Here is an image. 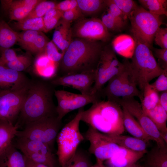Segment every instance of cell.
Here are the masks:
<instances>
[{
    "label": "cell",
    "instance_id": "obj_29",
    "mask_svg": "<svg viewBox=\"0 0 167 167\" xmlns=\"http://www.w3.org/2000/svg\"><path fill=\"white\" fill-rule=\"evenodd\" d=\"M141 105L143 111L151 109L159 104V95L149 83L147 84L143 93Z\"/></svg>",
    "mask_w": 167,
    "mask_h": 167
},
{
    "label": "cell",
    "instance_id": "obj_24",
    "mask_svg": "<svg viewBox=\"0 0 167 167\" xmlns=\"http://www.w3.org/2000/svg\"><path fill=\"white\" fill-rule=\"evenodd\" d=\"M18 129L15 124L0 121V156L13 143Z\"/></svg>",
    "mask_w": 167,
    "mask_h": 167
},
{
    "label": "cell",
    "instance_id": "obj_16",
    "mask_svg": "<svg viewBox=\"0 0 167 167\" xmlns=\"http://www.w3.org/2000/svg\"><path fill=\"white\" fill-rule=\"evenodd\" d=\"M95 77V70H93L59 76L50 82L54 86L71 88L78 90L81 94L91 95Z\"/></svg>",
    "mask_w": 167,
    "mask_h": 167
},
{
    "label": "cell",
    "instance_id": "obj_7",
    "mask_svg": "<svg viewBox=\"0 0 167 167\" xmlns=\"http://www.w3.org/2000/svg\"><path fill=\"white\" fill-rule=\"evenodd\" d=\"M62 120L58 117L45 118L25 125L16 136L41 142L53 151L57 136L62 127Z\"/></svg>",
    "mask_w": 167,
    "mask_h": 167
},
{
    "label": "cell",
    "instance_id": "obj_50",
    "mask_svg": "<svg viewBox=\"0 0 167 167\" xmlns=\"http://www.w3.org/2000/svg\"><path fill=\"white\" fill-rule=\"evenodd\" d=\"M25 157V167H49L43 164L35 162Z\"/></svg>",
    "mask_w": 167,
    "mask_h": 167
},
{
    "label": "cell",
    "instance_id": "obj_6",
    "mask_svg": "<svg viewBox=\"0 0 167 167\" xmlns=\"http://www.w3.org/2000/svg\"><path fill=\"white\" fill-rule=\"evenodd\" d=\"M129 19L134 40L152 48L155 35L162 24L160 16L138 6Z\"/></svg>",
    "mask_w": 167,
    "mask_h": 167
},
{
    "label": "cell",
    "instance_id": "obj_14",
    "mask_svg": "<svg viewBox=\"0 0 167 167\" xmlns=\"http://www.w3.org/2000/svg\"><path fill=\"white\" fill-rule=\"evenodd\" d=\"M54 95L58 102V118L61 120L70 112L100 99L96 96L75 93L62 90H55Z\"/></svg>",
    "mask_w": 167,
    "mask_h": 167
},
{
    "label": "cell",
    "instance_id": "obj_1",
    "mask_svg": "<svg viewBox=\"0 0 167 167\" xmlns=\"http://www.w3.org/2000/svg\"><path fill=\"white\" fill-rule=\"evenodd\" d=\"M54 85L50 82L30 85L20 112L18 128L42 119L58 117L54 103Z\"/></svg>",
    "mask_w": 167,
    "mask_h": 167
},
{
    "label": "cell",
    "instance_id": "obj_25",
    "mask_svg": "<svg viewBox=\"0 0 167 167\" xmlns=\"http://www.w3.org/2000/svg\"><path fill=\"white\" fill-rule=\"evenodd\" d=\"M143 111L155 125L161 135L167 133V111L159 104L151 109Z\"/></svg>",
    "mask_w": 167,
    "mask_h": 167
},
{
    "label": "cell",
    "instance_id": "obj_26",
    "mask_svg": "<svg viewBox=\"0 0 167 167\" xmlns=\"http://www.w3.org/2000/svg\"><path fill=\"white\" fill-rule=\"evenodd\" d=\"M19 39V33L14 31L4 20H0V49L10 48Z\"/></svg>",
    "mask_w": 167,
    "mask_h": 167
},
{
    "label": "cell",
    "instance_id": "obj_20",
    "mask_svg": "<svg viewBox=\"0 0 167 167\" xmlns=\"http://www.w3.org/2000/svg\"><path fill=\"white\" fill-rule=\"evenodd\" d=\"M71 23L62 18L55 27L53 34L52 41L63 53L72 40Z\"/></svg>",
    "mask_w": 167,
    "mask_h": 167
},
{
    "label": "cell",
    "instance_id": "obj_4",
    "mask_svg": "<svg viewBox=\"0 0 167 167\" xmlns=\"http://www.w3.org/2000/svg\"><path fill=\"white\" fill-rule=\"evenodd\" d=\"M134 41L135 47L131 61H125L143 95L145 85L158 77L164 69L159 65L148 47Z\"/></svg>",
    "mask_w": 167,
    "mask_h": 167
},
{
    "label": "cell",
    "instance_id": "obj_35",
    "mask_svg": "<svg viewBox=\"0 0 167 167\" xmlns=\"http://www.w3.org/2000/svg\"><path fill=\"white\" fill-rule=\"evenodd\" d=\"M56 4L52 1L41 0L24 19L42 17L49 10L54 8Z\"/></svg>",
    "mask_w": 167,
    "mask_h": 167
},
{
    "label": "cell",
    "instance_id": "obj_36",
    "mask_svg": "<svg viewBox=\"0 0 167 167\" xmlns=\"http://www.w3.org/2000/svg\"><path fill=\"white\" fill-rule=\"evenodd\" d=\"M89 154L84 150L78 149L67 167H90L92 165Z\"/></svg>",
    "mask_w": 167,
    "mask_h": 167
},
{
    "label": "cell",
    "instance_id": "obj_41",
    "mask_svg": "<svg viewBox=\"0 0 167 167\" xmlns=\"http://www.w3.org/2000/svg\"><path fill=\"white\" fill-rule=\"evenodd\" d=\"M123 15L129 19L132 13L137 7L135 2L132 0H112Z\"/></svg>",
    "mask_w": 167,
    "mask_h": 167
},
{
    "label": "cell",
    "instance_id": "obj_21",
    "mask_svg": "<svg viewBox=\"0 0 167 167\" xmlns=\"http://www.w3.org/2000/svg\"><path fill=\"white\" fill-rule=\"evenodd\" d=\"M0 167H25V157L13 143L0 156Z\"/></svg>",
    "mask_w": 167,
    "mask_h": 167
},
{
    "label": "cell",
    "instance_id": "obj_54",
    "mask_svg": "<svg viewBox=\"0 0 167 167\" xmlns=\"http://www.w3.org/2000/svg\"><path fill=\"white\" fill-rule=\"evenodd\" d=\"M90 167H91V166Z\"/></svg>",
    "mask_w": 167,
    "mask_h": 167
},
{
    "label": "cell",
    "instance_id": "obj_37",
    "mask_svg": "<svg viewBox=\"0 0 167 167\" xmlns=\"http://www.w3.org/2000/svg\"><path fill=\"white\" fill-rule=\"evenodd\" d=\"M32 60L28 54L18 56L15 60L7 63L5 66L20 72L26 70L31 64Z\"/></svg>",
    "mask_w": 167,
    "mask_h": 167
},
{
    "label": "cell",
    "instance_id": "obj_10",
    "mask_svg": "<svg viewBox=\"0 0 167 167\" xmlns=\"http://www.w3.org/2000/svg\"><path fill=\"white\" fill-rule=\"evenodd\" d=\"M30 85L16 89L0 90V121L13 122L20 113Z\"/></svg>",
    "mask_w": 167,
    "mask_h": 167
},
{
    "label": "cell",
    "instance_id": "obj_19",
    "mask_svg": "<svg viewBox=\"0 0 167 167\" xmlns=\"http://www.w3.org/2000/svg\"><path fill=\"white\" fill-rule=\"evenodd\" d=\"M145 153L120 147L109 159L106 160L108 167H126L134 164Z\"/></svg>",
    "mask_w": 167,
    "mask_h": 167
},
{
    "label": "cell",
    "instance_id": "obj_27",
    "mask_svg": "<svg viewBox=\"0 0 167 167\" xmlns=\"http://www.w3.org/2000/svg\"><path fill=\"white\" fill-rule=\"evenodd\" d=\"M146 166L149 167H167V148L157 146L153 149L148 156Z\"/></svg>",
    "mask_w": 167,
    "mask_h": 167
},
{
    "label": "cell",
    "instance_id": "obj_42",
    "mask_svg": "<svg viewBox=\"0 0 167 167\" xmlns=\"http://www.w3.org/2000/svg\"><path fill=\"white\" fill-rule=\"evenodd\" d=\"M107 9L117 20L126 24L127 19L112 0H105Z\"/></svg>",
    "mask_w": 167,
    "mask_h": 167
},
{
    "label": "cell",
    "instance_id": "obj_9",
    "mask_svg": "<svg viewBox=\"0 0 167 167\" xmlns=\"http://www.w3.org/2000/svg\"><path fill=\"white\" fill-rule=\"evenodd\" d=\"M124 67V63L118 60L113 49L109 47L104 48L95 70V79L91 94L100 97L104 85Z\"/></svg>",
    "mask_w": 167,
    "mask_h": 167
},
{
    "label": "cell",
    "instance_id": "obj_31",
    "mask_svg": "<svg viewBox=\"0 0 167 167\" xmlns=\"http://www.w3.org/2000/svg\"><path fill=\"white\" fill-rule=\"evenodd\" d=\"M77 7L83 14L92 15L98 12L106 6L105 0H76Z\"/></svg>",
    "mask_w": 167,
    "mask_h": 167
},
{
    "label": "cell",
    "instance_id": "obj_22",
    "mask_svg": "<svg viewBox=\"0 0 167 167\" xmlns=\"http://www.w3.org/2000/svg\"><path fill=\"white\" fill-rule=\"evenodd\" d=\"M106 135L111 141L120 147L136 152H147L148 143L144 140L122 135Z\"/></svg>",
    "mask_w": 167,
    "mask_h": 167
},
{
    "label": "cell",
    "instance_id": "obj_33",
    "mask_svg": "<svg viewBox=\"0 0 167 167\" xmlns=\"http://www.w3.org/2000/svg\"><path fill=\"white\" fill-rule=\"evenodd\" d=\"M62 12L55 8L49 10L43 17L44 32H46L55 28L62 18Z\"/></svg>",
    "mask_w": 167,
    "mask_h": 167
},
{
    "label": "cell",
    "instance_id": "obj_40",
    "mask_svg": "<svg viewBox=\"0 0 167 167\" xmlns=\"http://www.w3.org/2000/svg\"><path fill=\"white\" fill-rule=\"evenodd\" d=\"M47 36L41 32L28 51L34 53L41 54L44 52L47 44L49 41Z\"/></svg>",
    "mask_w": 167,
    "mask_h": 167
},
{
    "label": "cell",
    "instance_id": "obj_34",
    "mask_svg": "<svg viewBox=\"0 0 167 167\" xmlns=\"http://www.w3.org/2000/svg\"><path fill=\"white\" fill-rule=\"evenodd\" d=\"M101 19L109 31L120 32L126 24L117 20L107 9L102 14Z\"/></svg>",
    "mask_w": 167,
    "mask_h": 167
},
{
    "label": "cell",
    "instance_id": "obj_23",
    "mask_svg": "<svg viewBox=\"0 0 167 167\" xmlns=\"http://www.w3.org/2000/svg\"><path fill=\"white\" fill-rule=\"evenodd\" d=\"M125 129L133 137L148 143L152 139L146 133L140 124L126 108L122 107Z\"/></svg>",
    "mask_w": 167,
    "mask_h": 167
},
{
    "label": "cell",
    "instance_id": "obj_45",
    "mask_svg": "<svg viewBox=\"0 0 167 167\" xmlns=\"http://www.w3.org/2000/svg\"><path fill=\"white\" fill-rule=\"evenodd\" d=\"M18 57L13 49L10 48L3 49L0 57V65L5 66L7 63L16 59Z\"/></svg>",
    "mask_w": 167,
    "mask_h": 167
},
{
    "label": "cell",
    "instance_id": "obj_52",
    "mask_svg": "<svg viewBox=\"0 0 167 167\" xmlns=\"http://www.w3.org/2000/svg\"><path fill=\"white\" fill-rule=\"evenodd\" d=\"M104 167H108L105 165ZM126 167H143L136 163L132 165H131L130 166H129Z\"/></svg>",
    "mask_w": 167,
    "mask_h": 167
},
{
    "label": "cell",
    "instance_id": "obj_43",
    "mask_svg": "<svg viewBox=\"0 0 167 167\" xmlns=\"http://www.w3.org/2000/svg\"><path fill=\"white\" fill-rule=\"evenodd\" d=\"M158 77L151 85L158 92L167 91V69H164Z\"/></svg>",
    "mask_w": 167,
    "mask_h": 167
},
{
    "label": "cell",
    "instance_id": "obj_44",
    "mask_svg": "<svg viewBox=\"0 0 167 167\" xmlns=\"http://www.w3.org/2000/svg\"><path fill=\"white\" fill-rule=\"evenodd\" d=\"M154 41L161 48L167 49V28L160 27L155 35Z\"/></svg>",
    "mask_w": 167,
    "mask_h": 167
},
{
    "label": "cell",
    "instance_id": "obj_47",
    "mask_svg": "<svg viewBox=\"0 0 167 167\" xmlns=\"http://www.w3.org/2000/svg\"><path fill=\"white\" fill-rule=\"evenodd\" d=\"M77 7L76 0H65L57 3L54 8L58 10L64 12Z\"/></svg>",
    "mask_w": 167,
    "mask_h": 167
},
{
    "label": "cell",
    "instance_id": "obj_12",
    "mask_svg": "<svg viewBox=\"0 0 167 167\" xmlns=\"http://www.w3.org/2000/svg\"><path fill=\"white\" fill-rule=\"evenodd\" d=\"M116 102L122 107L126 109L129 113L137 120L146 133L155 141L157 146L160 148H167L166 144L162 139L157 127L145 113L141 104L134 97L119 99Z\"/></svg>",
    "mask_w": 167,
    "mask_h": 167
},
{
    "label": "cell",
    "instance_id": "obj_32",
    "mask_svg": "<svg viewBox=\"0 0 167 167\" xmlns=\"http://www.w3.org/2000/svg\"><path fill=\"white\" fill-rule=\"evenodd\" d=\"M141 5L146 8L150 12L161 16H167V0H139Z\"/></svg>",
    "mask_w": 167,
    "mask_h": 167
},
{
    "label": "cell",
    "instance_id": "obj_46",
    "mask_svg": "<svg viewBox=\"0 0 167 167\" xmlns=\"http://www.w3.org/2000/svg\"><path fill=\"white\" fill-rule=\"evenodd\" d=\"M82 14L78 7L73 9L62 12V18L66 21L71 22L79 19Z\"/></svg>",
    "mask_w": 167,
    "mask_h": 167
},
{
    "label": "cell",
    "instance_id": "obj_18",
    "mask_svg": "<svg viewBox=\"0 0 167 167\" xmlns=\"http://www.w3.org/2000/svg\"><path fill=\"white\" fill-rule=\"evenodd\" d=\"M28 84L24 76L20 72L0 65V90L18 89Z\"/></svg>",
    "mask_w": 167,
    "mask_h": 167
},
{
    "label": "cell",
    "instance_id": "obj_51",
    "mask_svg": "<svg viewBox=\"0 0 167 167\" xmlns=\"http://www.w3.org/2000/svg\"><path fill=\"white\" fill-rule=\"evenodd\" d=\"M103 163L96 162V164L93 165L91 166V167H104Z\"/></svg>",
    "mask_w": 167,
    "mask_h": 167
},
{
    "label": "cell",
    "instance_id": "obj_30",
    "mask_svg": "<svg viewBox=\"0 0 167 167\" xmlns=\"http://www.w3.org/2000/svg\"><path fill=\"white\" fill-rule=\"evenodd\" d=\"M12 26L15 29L23 31L33 30L44 32V30L43 17L23 19L14 22Z\"/></svg>",
    "mask_w": 167,
    "mask_h": 167
},
{
    "label": "cell",
    "instance_id": "obj_15",
    "mask_svg": "<svg viewBox=\"0 0 167 167\" xmlns=\"http://www.w3.org/2000/svg\"><path fill=\"white\" fill-rule=\"evenodd\" d=\"M89 143L88 152L94 155L96 162H103L110 159L120 146L111 141L106 135L88 126L84 135Z\"/></svg>",
    "mask_w": 167,
    "mask_h": 167
},
{
    "label": "cell",
    "instance_id": "obj_13",
    "mask_svg": "<svg viewBox=\"0 0 167 167\" xmlns=\"http://www.w3.org/2000/svg\"><path fill=\"white\" fill-rule=\"evenodd\" d=\"M71 31L72 37L90 41L106 42L111 36L101 19L96 18L77 20Z\"/></svg>",
    "mask_w": 167,
    "mask_h": 167
},
{
    "label": "cell",
    "instance_id": "obj_17",
    "mask_svg": "<svg viewBox=\"0 0 167 167\" xmlns=\"http://www.w3.org/2000/svg\"><path fill=\"white\" fill-rule=\"evenodd\" d=\"M41 0H2V9L11 20L19 21L26 17Z\"/></svg>",
    "mask_w": 167,
    "mask_h": 167
},
{
    "label": "cell",
    "instance_id": "obj_53",
    "mask_svg": "<svg viewBox=\"0 0 167 167\" xmlns=\"http://www.w3.org/2000/svg\"><path fill=\"white\" fill-rule=\"evenodd\" d=\"M146 167H148V166H146Z\"/></svg>",
    "mask_w": 167,
    "mask_h": 167
},
{
    "label": "cell",
    "instance_id": "obj_49",
    "mask_svg": "<svg viewBox=\"0 0 167 167\" xmlns=\"http://www.w3.org/2000/svg\"><path fill=\"white\" fill-rule=\"evenodd\" d=\"M162 92L159 95V104L167 111V91Z\"/></svg>",
    "mask_w": 167,
    "mask_h": 167
},
{
    "label": "cell",
    "instance_id": "obj_39",
    "mask_svg": "<svg viewBox=\"0 0 167 167\" xmlns=\"http://www.w3.org/2000/svg\"><path fill=\"white\" fill-rule=\"evenodd\" d=\"M44 53L48 58L56 65L61 62L64 54L58 51L57 47L52 41L48 42Z\"/></svg>",
    "mask_w": 167,
    "mask_h": 167
},
{
    "label": "cell",
    "instance_id": "obj_2",
    "mask_svg": "<svg viewBox=\"0 0 167 167\" xmlns=\"http://www.w3.org/2000/svg\"><path fill=\"white\" fill-rule=\"evenodd\" d=\"M103 49L100 41L72 40L60 62L61 76L95 70Z\"/></svg>",
    "mask_w": 167,
    "mask_h": 167
},
{
    "label": "cell",
    "instance_id": "obj_11",
    "mask_svg": "<svg viewBox=\"0 0 167 167\" xmlns=\"http://www.w3.org/2000/svg\"><path fill=\"white\" fill-rule=\"evenodd\" d=\"M14 145L27 158L49 167H57L53 151L47 145L37 141L17 137Z\"/></svg>",
    "mask_w": 167,
    "mask_h": 167
},
{
    "label": "cell",
    "instance_id": "obj_5",
    "mask_svg": "<svg viewBox=\"0 0 167 167\" xmlns=\"http://www.w3.org/2000/svg\"><path fill=\"white\" fill-rule=\"evenodd\" d=\"M83 108L79 109L75 117L63 126L57 136L56 155L60 167H67L78 149L80 143L84 140L80 132V122Z\"/></svg>",
    "mask_w": 167,
    "mask_h": 167
},
{
    "label": "cell",
    "instance_id": "obj_48",
    "mask_svg": "<svg viewBox=\"0 0 167 167\" xmlns=\"http://www.w3.org/2000/svg\"><path fill=\"white\" fill-rule=\"evenodd\" d=\"M154 54L161 62V67L163 69H167V49H154Z\"/></svg>",
    "mask_w": 167,
    "mask_h": 167
},
{
    "label": "cell",
    "instance_id": "obj_3",
    "mask_svg": "<svg viewBox=\"0 0 167 167\" xmlns=\"http://www.w3.org/2000/svg\"><path fill=\"white\" fill-rule=\"evenodd\" d=\"M81 121L108 135H122L125 131L122 108L114 101H96L84 110Z\"/></svg>",
    "mask_w": 167,
    "mask_h": 167
},
{
    "label": "cell",
    "instance_id": "obj_8",
    "mask_svg": "<svg viewBox=\"0 0 167 167\" xmlns=\"http://www.w3.org/2000/svg\"><path fill=\"white\" fill-rule=\"evenodd\" d=\"M124 63L123 69L108 81L106 87L101 90V96H105L107 100L114 102L119 99L136 96L141 102L143 95L137 88L126 62Z\"/></svg>",
    "mask_w": 167,
    "mask_h": 167
},
{
    "label": "cell",
    "instance_id": "obj_38",
    "mask_svg": "<svg viewBox=\"0 0 167 167\" xmlns=\"http://www.w3.org/2000/svg\"><path fill=\"white\" fill-rule=\"evenodd\" d=\"M41 32L27 30L19 33L18 41L20 45L24 49L28 50L34 43L36 38Z\"/></svg>",
    "mask_w": 167,
    "mask_h": 167
},
{
    "label": "cell",
    "instance_id": "obj_28",
    "mask_svg": "<svg viewBox=\"0 0 167 167\" xmlns=\"http://www.w3.org/2000/svg\"><path fill=\"white\" fill-rule=\"evenodd\" d=\"M35 65L37 73L45 77L53 75L56 68V65L48 58L44 52L39 54L36 60Z\"/></svg>",
    "mask_w": 167,
    "mask_h": 167
}]
</instances>
